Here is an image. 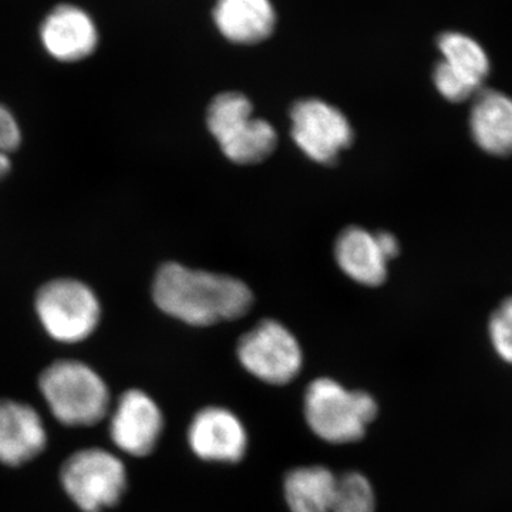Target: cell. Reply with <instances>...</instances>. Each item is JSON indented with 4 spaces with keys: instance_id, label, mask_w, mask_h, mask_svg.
<instances>
[{
    "instance_id": "cell-1",
    "label": "cell",
    "mask_w": 512,
    "mask_h": 512,
    "mask_svg": "<svg viewBox=\"0 0 512 512\" xmlns=\"http://www.w3.org/2000/svg\"><path fill=\"white\" fill-rule=\"evenodd\" d=\"M157 308L191 326H211L247 315L254 296L232 276L191 269L168 262L153 282Z\"/></svg>"
},
{
    "instance_id": "cell-2",
    "label": "cell",
    "mask_w": 512,
    "mask_h": 512,
    "mask_svg": "<svg viewBox=\"0 0 512 512\" xmlns=\"http://www.w3.org/2000/svg\"><path fill=\"white\" fill-rule=\"evenodd\" d=\"M303 410L309 429L326 443L350 444L365 437L376 419L377 403L369 393L348 390L322 377L306 389Z\"/></svg>"
},
{
    "instance_id": "cell-3",
    "label": "cell",
    "mask_w": 512,
    "mask_h": 512,
    "mask_svg": "<svg viewBox=\"0 0 512 512\" xmlns=\"http://www.w3.org/2000/svg\"><path fill=\"white\" fill-rule=\"evenodd\" d=\"M40 392L60 423L94 426L106 417L110 393L99 375L79 360H57L39 379Z\"/></svg>"
},
{
    "instance_id": "cell-4",
    "label": "cell",
    "mask_w": 512,
    "mask_h": 512,
    "mask_svg": "<svg viewBox=\"0 0 512 512\" xmlns=\"http://www.w3.org/2000/svg\"><path fill=\"white\" fill-rule=\"evenodd\" d=\"M35 312L47 335L60 343H80L99 328V295L82 279L62 276L37 289Z\"/></svg>"
},
{
    "instance_id": "cell-5",
    "label": "cell",
    "mask_w": 512,
    "mask_h": 512,
    "mask_svg": "<svg viewBox=\"0 0 512 512\" xmlns=\"http://www.w3.org/2000/svg\"><path fill=\"white\" fill-rule=\"evenodd\" d=\"M207 124L222 153L234 163H261L274 153L275 128L254 116V106L245 94H218L208 107Z\"/></svg>"
},
{
    "instance_id": "cell-6",
    "label": "cell",
    "mask_w": 512,
    "mask_h": 512,
    "mask_svg": "<svg viewBox=\"0 0 512 512\" xmlns=\"http://www.w3.org/2000/svg\"><path fill=\"white\" fill-rule=\"evenodd\" d=\"M64 491L84 512H100L121 500L127 488L123 461L101 448H86L67 458L60 471Z\"/></svg>"
},
{
    "instance_id": "cell-7",
    "label": "cell",
    "mask_w": 512,
    "mask_h": 512,
    "mask_svg": "<svg viewBox=\"0 0 512 512\" xmlns=\"http://www.w3.org/2000/svg\"><path fill=\"white\" fill-rule=\"evenodd\" d=\"M241 365L256 379L284 386L298 377L303 355L298 339L282 323L268 319L245 333L238 343Z\"/></svg>"
},
{
    "instance_id": "cell-8",
    "label": "cell",
    "mask_w": 512,
    "mask_h": 512,
    "mask_svg": "<svg viewBox=\"0 0 512 512\" xmlns=\"http://www.w3.org/2000/svg\"><path fill=\"white\" fill-rule=\"evenodd\" d=\"M37 42L53 62L83 63L92 59L99 50V23L93 13L80 3H56L39 20Z\"/></svg>"
},
{
    "instance_id": "cell-9",
    "label": "cell",
    "mask_w": 512,
    "mask_h": 512,
    "mask_svg": "<svg viewBox=\"0 0 512 512\" xmlns=\"http://www.w3.org/2000/svg\"><path fill=\"white\" fill-rule=\"evenodd\" d=\"M291 120L293 141L316 163H335L340 151L352 144L353 130L345 114L326 101H296Z\"/></svg>"
},
{
    "instance_id": "cell-10",
    "label": "cell",
    "mask_w": 512,
    "mask_h": 512,
    "mask_svg": "<svg viewBox=\"0 0 512 512\" xmlns=\"http://www.w3.org/2000/svg\"><path fill=\"white\" fill-rule=\"evenodd\" d=\"M164 419L160 407L141 390H128L117 402L110 421L113 443L133 457L148 456L156 448Z\"/></svg>"
},
{
    "instance_id": "cell-11",
    "label": "cell",
    "mask_w": 512,
    "mask_h": 512,
    "mask_svg": "<svg viewBox=\"0 0 512 512\" xmlns=\"http://www.w3.org/2000/svg\"><path fill=\"white\" fill-rule=\"evenodd\" d=\"M188 444L201 460L238 463L247 453L248 434L231 410L207 407L192 419Z\"/></svg>"
},
{
    "instance_id": "cell-12",
    "label": "cell",
    "mask_w": 512,
    "mask_h": 512,
    "mask_svg": "<svg viewBox=\"0 0 512 512\" xmlns=\"http://www.w3.org/2000/svg\"><path fill=\"white\" fill-rule=\"evenodd\" d=\"M212 22L228 42L254 46L274 35L278 15L272 0H215Z\"/></svg>"
},
{
    "instance_id": "cell-13",
    "label": "cell",
    "mask_w": 512,
    "mask_h": 512,
    "mask_svg": "<svg viewBox=\"0 0 512 512\" xmlns=\"http://www.w3.org/2000/svg\"><path fill=\"white\" fill-rule=\"evenodd\" d=\"M42 417L29 404L0 400V463L16 467L45 450Z\"/></svg>"
},
{
    "instance_id": "cell-14",
    "label": "cell",
    "mask_w": 512,
    "mask_h": 512,
    "mask_svg": "<svg viewBox=\"0 0 512 512\" xmlns=\"http://www.w3.org/2000/svg\"><path fill=\"white\" fill-rule=\"evenodd\" d=\"M470 131L481 150L490 156H512V99L498 90L476 94L470 111Z\"/></svg>"
},
{
    "instance_id": "cell-15",
    "label": "cell",
    "mask_w": 512,
    "mask_h": 512,
    "mask_svg": "<svg viewBox=\"0 0 512 512\" xmlns=\"http://www.w3.org/2000/svg\"><path fill=\"white\" fill-rule=\"evenodd\" d=\"M335 258L343 272L357 284L380 286L387 278L389 259L384 255L376 234L360 227L340 232Z\"/></svg>"
},
{
    "instance_id": "cell-16",
    "label": "cell",
    "mask_w": 512,
    "mask_h": 512,
    "mask_svg": "<svg viewBox=\"0 0 512 512\" xmlns=\"http://www.w3.org/2000/svg\"><path fill=\"white\" fill-rule=\"evenodd\" d=\"M338 477L322 466L299 467L285 477L286 503L291 512H332Z\"/></svg>"
},
{
    "instance_id": "cell-17",
    "label": "cell",
    "mask_w": 512,
    "mask_h": 512,
    "mask_svg": "<svg viewBox=\"0 0 512 512\" xmlns=\"http://www.w3.org/2000/svg\"><path fill=\"white\" fill-rule=\"evenodd\" d=\"M437 46L443 55L441 62L477 89H483L490 74V60L480 43L463 33L447 32L439 37Z\"/></svg>"
},
{
    "instance_id": "cell-18",
    "label": "cell",
    "mask_w": 512,
    "mask_h": 512,
    "mask_svg": "<svg viewBox=\"0 0 512 512\" xmlns=\"http://www.w3.org/2000/svg\"><path fill=\"white\" fill-rule=\"evenodd\" d=\"M332 512H376V495L370 481L355 471L338 477Z\"/></svg>"
},
{
    "instance_id": "cell-19",
    "label": "cell",
    "mask_w": 512,
    "mask_h": 512,
    "mask_svg": "<svg viewBox=\"0 0 512 512\" xmlns=\"http://www.w3.org/2000/svg\"><path fill=\"white\" fill-rule=\"evenodd\" d=\"M22 140L18 117L6 104L0 103V181L12 171L13 156L22 146Z\"/></svg>"
},
{
    "instance_id": "cell-20",
    "label": "cell",
    "mask_w": 512,
    "mask_h": 512,
    "mask_svg": "<svg viewBox=\"0 0 512 512\" xmlns=\"http://www.w3.org/2000/svg\"><path fill=\"white\" fill-rule=\"evenodd\" d=\"M488 333L497 355L512 365V296L491 315Z\"/></svg>"
},
{
    "instance_id": "cell-21",
    "label": "cell",
    "mask_w": 512,
    "mask_h": 512,
    "mask_svg": "<svg viewBox=\"0 0 512 512\" xmlns=\"http://www.w3.org/2000/svg\"><path fill=\"white\" fill-rule=\"evenodd\" d=\"M434 84L444 99L451 103H464V101L474 99L481 89H477L466 79L451 70L446 63H437L433 73Z\"/></svg>"
},
{
    "instance_id": "cell-22",
    "label": "cell",
    "mask_w": 512,
    "mask_h": 512,
    "mask_svg": "<svg viewBox=\"0 0 512 512\" xmlns=\"http://www.w3.org/2000/svg\"><path fill=\"white\" fill-rule=\"evenodd\" d=\"M376 237L377 241H379L380 248H382L384 255L387 256L389 261L399 255V241H397L396 237H393L390 232H379V234H376Z\"/></svg>"
}]
</instances>
